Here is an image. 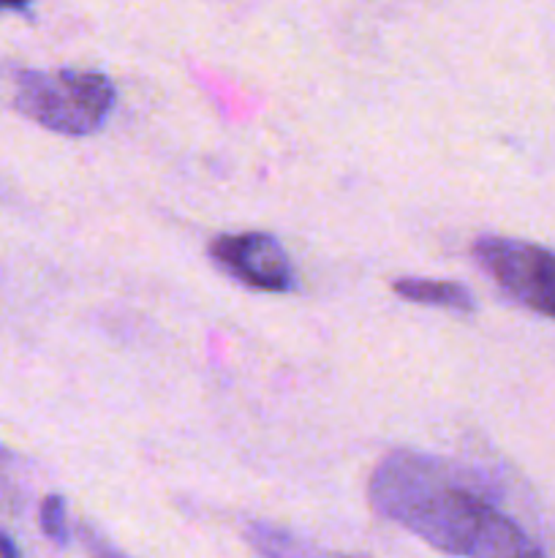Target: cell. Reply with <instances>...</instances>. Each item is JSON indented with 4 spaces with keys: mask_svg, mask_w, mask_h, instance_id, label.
Instances as JSON below:
<instances>
[{
    "mask_svg": "<svg viewBox=\"0 0 555 558\" xmlns=\"http://www.w3.org/2000/svg\"><path fill=\"white\" fill-rule=\"evenodd\" d=\"M370 505L449 556L547 558L544 550L490 501L482 480L446 458L400 450L375 466Z\"/></svg>",
    "mask_w": 555,
    "mask_h": 558,
    "instance_id": "6da1fadb",
    "label": "cell"
},
{
    "mask_svg": "<svg viewBox=\"0 0 555 558\" xmlns=\"http://www.w3.org/2000/svg\"><path fill=\"white\" fill-rule=\"evenodd\" d=\"M118 93L101 71H20L16 109L54 134L87 136L103 125Z\"/></svg>",
    "mask_w": 555,
    "mask_h": 558,
    "instance_id": "7a4b0ae2",
    "label": "cell"
},
{
    "mask_svg": "<svg viewBox=\"0 0 555 558\" xmlns=\"http://www.w3.org/2000/svg\"><path fill=\"white\" fill-rule=\"evenodd\" d=\"M477 265L526 308L555 319V254L528 240L479 238Z\"/></svg>",
    "mask_w": 555,
    "mask_h": 558,
    "instance_id": "3957f363",
    "label": "cell"
},
{
    "mask_svg": "<svg viewBox=\"0 0 555 558\" xmlns=\"http://www.w3.org/2000/svg\"><path fill=\"white\" fill-rule=\"evenodd\" d=\"M210 256L229 276L261 292H288L297 281L292 259L272 234H221L210 243Z\"/></svg>",
    "mask_w": 555,
    "mask_h": 558,
    "instance_id": "277c9868",
    "label": "cell"
},
{
    "mask_svg": "<svg viewBox=\"0 0 555 558\" xmlns=\"http://www.w3.org/2000/svg\"><path fill=\"white\" fill-rule=\"evenodd\" d=\"M395 294L403 300L422 305H439V308L452 311H473L477 300H473L471 289H466L457 281H430V278H397L392 283Z\"/></svg>",
    "mask_w": 555,
    "mask_h": 558,
    "instance_id": "5b68a950",
    "label": "cell"
},
{
    "mask_svg": "<svg viewBox=\"0 0 555 558\" xmlns=\"http://www.w3.org/2000/svg\"><path fill=\"white\" fill-rule=\"evenodd\" d=\"M248 539L264 558H370L359 554H319V550L294 539L288 532L264 526V523H254L248 529Z\"/></svg>",
    "mask_w": 555,
    "mask_h": 558,
    "instance_id": "8992f818",
    "label": "cell"
},
{
    "mask_svg": "<svg viewBox=\"0 0 555 558\" xmlns=\"http://www.w3.org/2000/svg\"><path fill=\"white\" fill-rule=\"evenodd\" d=\"M41 529L52 543H69V523H65V501L63 496H47L41 505Z\"/></svg>",
    "mask_w": 555,
    "mask_h": 558,
    "instance_id": "52a82bcc",
    "label": "cell"
},
{
    "mask_svg": "<svg viewBox=\"0 0 555 558\" xmlns=\"http://www.w3.org/2000/svg\"><path fill=\"white\" fill-rule=\"evenodd\" d=\"M0 558H20V550L9 534H0Z\"/></svg>",
    "mask_w": 555,
    "mask_h": 558,
    "instance_id": "ba28073f",
    "label": "cell"
},
{
    "mask_svg": "<svg viewBox=\"0 0 555 558\" xmlns=\"http://www.w3.org/2000/svg\"><path fill=\"white\" fill-rule=\"evenodd\" d=\"M92 558H125V556L114 554V550H109L103 543H98V539H92Z\"/></svg>",
    "mask_w": 555,
    "mask_h": 558,
    "instance_id": "9c48e42d",
    "label": "cell"
},
{
    "mask_svg": "<svg viewBox=\"0 0 555 558\" xmlns=\"http://www.w3.org/2000/svg\"><path fill=\"white\" fill-rule=\"evenodd\" d=\"M22 9V5H9V3H0V11H16Z\"/></svg>",
    "mask_w": 555,
    "mask_h": 558,
    "instance_id": "30bf717a",
    "label": "cell"
}]
</instances>
